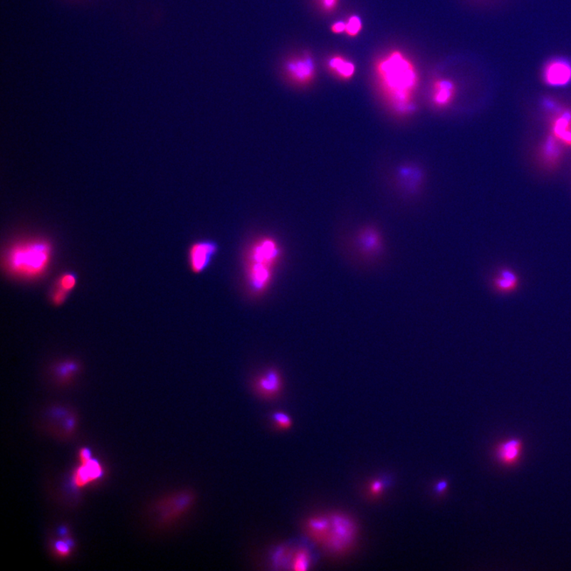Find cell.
I'll list each match as a JSON object with an SVG mask.
<instances>
[{"mask_svg":"<svg viewBox=\"0 0 571 571\" xmlns=\"http://www.w3.org/2000/svg\"><path fill=\"white\" fill-rule=\"evenodd\" d=\"M373 71L382 100L400 116L413 114L415 95L419 87V71L409 56L392 48L375 59Z\"/></svg>","mask_w":571,"mask_h":571,"instance_id":"6da1fadb","label":"cell"},{"mask_svg":"<svg viewBox=\"0 0 571 571\" xmlns=\"http://www.w3.org/2000/svg\"><path fill=\"white\" fill-rule=\"evenodd\" d=\"M280 243L271 236L256 240L246 256V280L253 294L266 293L273 283L275 268L281 258Z\"/></svg>","mask_w":571,"mask_h":571,"instance_id":"7a4b0ae2","label":"cell"},{"mask_svg":"<svg viewBox=\"0 0 571 571\" xmlns=\"http://www.w3.org/2000/svg\"><path fill=\"white\" fill-rule=\"evenodd\" d=\"M52 248L44 240H29L14 245L6 254V267L12 273L26 278L43 274L50 264Z\"/></svg>","mask_w":571,"mask_h":571,"instance_id":"3957f363","label":"cell"},{"mask_svg":"<svg viewBox=\"0 0 571 571\" xmlns=\"http://www.w3.org/2000/svg\"><path fill=\"white\" fill-rule=\"evenodd\" d=\"M194 503L193 493L181 491L159 498L152 504L150 518L157 529H166L175 524L190 511Z\"/></svg>","mask_w":571,"mask_h":571,"instance_id":"277c9868","label":"cell"},{"mask_svg":"<svg viewBox=\"0 0 571 571\" xmlns=\"http://www.w3.org/2000/svg\"><path fill=\"white\" fill-rule=\"evenodd\" d=\"M330 530L322 546L332 554L343 553L350 549L356 539V525L344 514L333 513L330 515Z\"/></svg>","mask_w":571,"mask_h":571,"instance_id":"5b68a950","label":"cell"},{"mask_svg":"<svg viewBox=\"0 0 571 571\" xmlns=\"http://www.w3.org/2000/svg\"><path fill=\"white\" fill-rule=\"evenodd\" d=\"M286 75L295 85L305 87L315 79L316 66L312 56L308 53L292 58L285 65Z\"/></svg>","mask_w":571,"mask_h":571,"instance_id":"8992f818","label":"cell"},{"mask_svg":"<svg viewBox=\"0 0 571 571\" xmlns=\"http://www.w3.org/2000/svg\"><path fill=\"white\" fill-rule=\"evenodd\" d=\"M217 243L211 240H201L192 243L188 251V263L193 273L201 274L211 266L217 254Z\"/></svg>","mask_w":571,"mask_h":571,"instance_id":"52a82bcc","label":"cell"},{"mask_svg":"<svg viewBox=\"0 0 571 571\" xmlns=\"http://www.w3.org/2000/svg\"><path fill=\"white\" fill-rule=\"evenodd\" d=\"M47 430L50 433L62 440L70 439L78 431V419L74 414L67 411L56 408L48 414Z\"/></svg>","mask_w":571,"mask_h":571,"instance_id":"ba28073f","label":"cell"},{"mask_svg":"<svg viewBox=\"0 0 571 571\" xmlns=\"http://www.w3.org/2000/svg\"><path fill=\"white\" fill-rule=\"evenodd\" d=\"M253 388L255 393L261 398L267 400L276 399L283 392L282 375L277 369H267L255 379Z\"/></svg>","mask_w":571,"mask_h":571,"instance_id":"9c48e42d","label":"cell"},{"mask_svg":"<svg viewBox=\"0 0 571 571\" xmlns=\"http://www.w3.org/2000/svg\"><path fill=\"white\" fill-rule=\"evenodd\" d=\"M104 476V468L101 463L95 458L85 463H79L73 473L70 481L75 489H83L88 485L95 483Z\"/></svg>","mask_w":571,"mask_h":571,"instance_id":"30bf717a","label":"cell"},{"mask_svg":"<svg viewBox=\"0 0 571 571\" xmlns=\"http://www.w3.org/2000/svg\"><path fill=\"white\" fill-rule=\"evenodd\" d=\"M542 75L549 86H566L571 82V64L562 59L552 60L547 63Z\"/></svg>","mask_w":571,"mask_h":571,"instance_id":"8fae6325","label":"cell"},{"mask_svg":"<svg viewBox=\"0 0 571 571\" xmlns=\"http://www.w3.org/2000/svg\"><path fill=\"white\" fill-rule=\"evenodd\" d=\"M457 95L456 83L447 78H436L431 83V100L438 108H445L454 102Z\"/></svg>","mask_w":571,"mask_h":571,"instance_id":"7c38bea8","label":"cell"},{"mask_svg":"<svg viewBox=\"0 0 571 571\" xmlns=\"http://www.w3.org/2000/svg\"><path fill=\"white\" fill-rule=\"evenodd\" d=\"M357 243L360 253L368 260L377 258L384 248L379 232L373 227L362 229L357 236Z\"/></svg>","mask_w":571,"mask_h":571,"instance_id":"4fadbf2b","label":"cell"},{"mask_svg":"<svg viewBox=\"0 0 571 571\" xmlns=\"http://www.w3.org/2000/svg\"><path fill=\"white\" fill-rule=\"evenodd\" d=\"M330 526V516L315 515L305 520L304 530L313 542L322 546L329 535Z\"/></svg>","mask_w":571,"mask_h":571,"instance_id":"5bb4252c","label":"cell"},{"mask_svg":"<svg viewBox=\"0 0 571 571\" xmlns=\"http://www.w3.org/2000/svg\"><path fill=\"white\" fill-rule=\"evenodd\" d=\"M326 67L332 75L342 81L352 80L357 73V66L355 63L339 53L330 56L326 60Z\"/></svg>","mask_w":571,"mask_h":571,"instance_id":"9a60e30c","label":"cell"},{"mask_svg":"<svg viewBox=\"0 0 571 571\" xmlns=\"http://www.w3.org/2000/svg\"><path fill=\"white\" fill-rule=\"evenodd\" d=\"M523 444L518 438L509 439L501 442L496 449L497 461L505 466H512L519 461Z\"/></svg>","mask_w":571,"mask_h":571,"instance_id":"2e32d148","label":"cell"},{"mask_svg":"<svg viewBox=\"0 0 571 571\" xmlns=\"http://www.w3.org/2000/svg\"><path fill=\"white\" fill-rule=\"evenodd\" d=\"M518 283V278L514 271L505 268L500 270L493 280L494 289L501 293H509L516 290Z\"/></svg>","mask_w":571,"mask_h":571,"instance_id":"e0dca14e","label":"cell"},{"mask_svg":"<svg viewBox=\"0 0 571 571\" xmlns=\"http://www.w3.org/2000/svg\"><path fill=\"white\" fill-rule=\"evenodd\" d=\"M562 145L553 136L548 137L544 146H543V153L549 164H556L559 162L562 154Z\"/></svg>","mask_w":571,"mask_h":571,"instance_id":"ac0fdd59","label":"cell"},{"mask_svg":"<svg viewBox=\"0 0 571 571\" xmlns=\"http://www.w3.org/2000/svg\"><path fill=\"white\" fill-rule=\"evenodd\" d=\"M60 535L61 538L53 543L51 551L60 559L68 558L75 548L74 541L68 534Z\"/></svg>","mask_w":571,"mask_h":571,"instance_id":"d6986e66","label":"cell"},{"mask_svg":"<svg viewBox=\"0 0 571 571\" xmlns=\"http://www.w3.org/2000/svg\"><path fill=\"white\" fill-rule=\"evenodd\" d=\"M311 565V555L308 549L299 548L292 554L290 567L291 570L304 571Z\"/></svg>","mask_w":571,"mask_h":571,"instance_id":"ffe728a7","label":"cell"},{"mask_svg":"<svg viewBox=\"0 0 571 571\" xmlns=\"http://www.w3.org/2000/svg\"><path fill=\"white\" fill-rule=\"evenodd\" d=\"M273 427L278 431H287L293 426V420L284 411H276L271 417Z\"/></svg>","mask_w":571,"mask_h":571,"instance_id":"44dd1931","label":"cell"},{"mask_svg":"<svg viewBox=\"0 0 571 571\" xmlns=\"http://www.w3.org/2000/svg\"><path fill=\"white\" fill-rule=\"evenodd\" d=\"M345 33L348 38H355L363 31V20L357 15H351L345 20Z\"/></svg>","mask_w":571,"mask_h":571,"instance_id":"7402d4cb","label":"cell"},{"mask_svg":"<svg viewBox=\"0 0 571 571\" xmlns=\"http://www.w3.org/2000/svg\"><path fill=\"white\" fill-rule=\"evenodd\" d=\"M292 554H293V551L291 552L288 547L278 548L273 556V565L278 568H281V566L285 563L289 562L290 565Z\"/></svg>","mask_w":571,"mask_h":571,"instance_id":"603a6c76","label":"cell"},{"mask_svg":"<svg viewBox=\"0 0 571 571\" xmlns=\"http://www.w3.org/2000/svg\"><path fill=\"white\" fill-rule=\"evenodd\" d=\"M76 283L75 277L72 274L63 276L58 282V287L66 291L71 290Z\"/></svg>","mask_w":571,"mask_h":571,"instance_id":"cb8c5ba5","label":"cell"},{"mask_svg":"<svg viewBox=\"0 0 571 571\" xmlns=\"http://www.w3.org/2000/svg\"><path fill=\"white\" fill-rule=\"evenodd\" d=\"M340 0H318L320 8L326 13H332L337 9Z\"/></svg>","mask_w":571,"mask_h":571,"instance_id":"d4e9b609","label":"cell"},{"mask_svg":"<svg viewBox=\"0 0 571 571\" xmlns=\"http://www.w3.org/2000/svg\"><path fill=\"white\" fill-rule=\"evenodd\" d=\"M67 293H68L67 291L58 287L53 291L52 295L53 303L58 305L61 304L63 302H64Z\"/></svg>","mask_w":571,"mask_h":571,"instance_id":"484cf974","label":"cell"},{"mask_svg":"<svg viewBox=\"0 0 571 571\" xmlns=\"http://www.w3.org/2000/svg\"><path fill=\"white\" fill-rule=\"evenodd\" d=\"M93 458V452L88 448H82L78 452L79 463L88 462Z\"/></svg>","mask_w":571,"mask_h":571,"instance_id":"4316f807","label":"cell"},{"mask_svg":"<svg viewBox=\"0 0 571 571\" xmlns=\"http://www.w3.org/2000/svg\"><path fill=\"white\" fill-rule=\"evenodd\" d=\"M75 365L73 364H65L59 367V374L62 377H68L75 370Z\"/></svg>","mask_w":571,"mask_h":571,"instance_id":"83f0119b","label":"cell"},{"mask_svg":"<svg viewBox=\"0 0 571 571\" xmlns=\"http://www.w3.org/2000/svg\"><path fill=\"white\" fill-rule=\"evenodd\" d=\"M330 30L332 33L335 34L345 33V20L336 21L335 23H333L331 25Z\"/></svg>","mask_w":571,"mask_h":571,"instance_id":"f1b7e54d","label":"cell"},{"mask_svg":"<svg viewBox=\"0 0 571 571\" xmlns=\"http://www.w3.org/2000/svg\"><path fill=\"white\" fill-rule=\"evenodd\" d=\"M382 488H384V486H382L381 481H374L370 486V492L374 496H376V494H379L382 491Z\"/></svg>","mask_w":571,"mask_h":571,"instance_id":"f546056e","label":"cell"},{"mask_svg":"<svg viewBox=\"0 0 571 571\" xmlns=\"http://www.w3.org/2000/svg\"><path fill=\"white\" fill-rule=\"evenodd\" d=\"M445 488H446V483H445V482H444V483H440L436 486V490L439 492L443 491Z\"/></svg>","mask_w":571,"mask_h":571,"instance_id":"4dcf8cb0","label":"cell"}]
</instances>
